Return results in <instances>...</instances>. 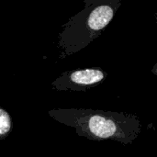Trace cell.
<instances>
[{
    "mask_svg": "<svg viewBox=\"0 0 157 157\" xmlns=\"http://www.w3.org/2000/svg\"><path fill=\"white\" fill-rule=\"evenodd\" d=\"M49 116L74 128L77 135L93 141L112 140L123 144L133 143L142 132L137 116L123 112L86 109H54Z\"/></svg>",
    "mask_w": 157,
    "mask_h": 157,
    "instance_id": "cell-1",
    "label": "cell"
},
{
    "mask_svg": "<svg viewBox=\"0 0 157 157\" xmlns=\"http://www.w3.org/2000/svg\"><path fill=\"white\" fill-rule=\"evenodd\" d=\"M84 8L63 25L58 37L60 58L73 55L97 39L121 6V0H85Z\"/></svg>",
    "mask_w": 157,
    "mask_h": 157,
    "instance_id": "cell-2",
    "label": "cell"
},
{
    "mask_svg": "<svg viewBox=\"0 0 157 157\" xmlns=\"http://www.w3.org/2000/svg\"><path fill=\"white\" fill-rule=\"evenodd\" d=\"M107 75L106 72L98 68L72 70L62 74L52 86L58 91H86L101 84Z\"/></svg>",
    "mask_w": 157,
    "mask_h": 157,
    "instance_id": "cell-3",
    "label": "cell"
},
{
    "mask_svg": "<svg viewBox=\"0 0 157 157\" xmlns=\"http://www.w3.org/2000/svg\"><path fill=\"white\" fill-rule=\"evenodd\" d=\"M12 131V119L8 112L0 108V140L5 139Z\"/></svg>",
    "mask_w": 157,
    "mask_h": 157,
    "instance_id": "cell-4",
    "label": "cell"
}]
</instances>
